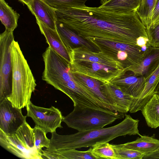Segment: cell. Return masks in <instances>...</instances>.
Returning a JSON list of instances; mask_svg holds the SVG:
<instances>
[{"mask_svg": "<svg viewBox=\"0 0 159 159\" xmlns=\"http://www.w3.org/2000/svg\"><path fill=\"white\" fill-rule=\"evenodd\" d=\"M55 11L57 20L84 39L91 37L137 45L139 38H148L146 27L136 11L114 13L86 6L55 9Z\"/></svg>", "mask_w": 159, "mask_h": 159, "instance_id": "6da1fadb", "label": "cell"}, {"mask_svg": "<svg viewBox=\"0 0 159 159\" xmlns=\"http://www.w3.org/2000/svg\"><path fill=\"white\" fill-rule=\"evenodd\" d=\"M27 117H31L35 124L46 133L56 131L58 128H61L63 116L57 108L51 106L46 108L35 106L31 101L26 107Z\"/></svg>", "mask_w": 159, "mask_h": 159, "instance_id": "52a82bcc", "label": "cell"}, {"mask_svg": "<svg viewBox=\"0 0 159 159\" xmlns=\"http://www.w3.org/2000/svg\"><path fill=\"white\" fill-rule=\"evenodd\" d=\"M0 145L9 152L23 159H42L39 153L28 148L16 133L6 134L0 129Z\"/></svg>", "mask_w": 159, "mask_h": 159, "instance_id": "7c38bea8", "label": "cell"}, {"mask_svg": "<svg viewBox=\"0 0 159 159\" xmlns=\"http://www.w3.org/2000/svg\"><path fill=\"white\" fill-rule=\"evenodd\" d=\"M148 125L152 128L159 127V95L155 93L141 110Z\"/></svg>", "mask_w": 159, "mask_h": 159, "instance_id": "ffe728a7", "label": "cell"}, {"mask_svg": "<svg viewBox=\"0 0 159 159\" xmlns=\"http://www.w3.org/2000/svg\"><path fill=\"white\" fill-rule=\"evenodd\" d=\"M133 141L120 144L125 148L137 151L145 155L150 154L159 148V140L155 138L154 134L151 136L141 135Z\"/></svg>", "mask_w": 159, "mask_h": 159, "instance_id": "d6986e66", "label": "cell"}, {"mask_svg": "<svg viewBox=\"0 0 159 159\" xmlns=\"http://www.w3.org/2000/svg\"><path fill=\"white\" fill-rule=\"evenodd\" d=\"M67 49L70 62L90 61L99 63L118 70H123L125 68L123 63L117 58L100 51L94 52L81 46Z\"/></svg>", "mask_w": 159, "mask_h": 159, "instance_id": "9c48e42d", "label": "cell"}, {"mask_svg": "<svg viewBox=\"0 0 159 159\" xmlns=\"http://www.w3.org/2000/svg\"><path fill=\"white\" fill-rule=\"evenodd\" d=\"M92 152L97 159H116L112 144L108 142L97 143L92 147Z\"/></svg>", "mask_w": 159, "mask_h": 159, "instance_id": "d4e9b609", "label": "cell"}, {"mask_svg": "<svg viewBox=\"0 0 159 159\" xmlns=\"http://www.w3.org/2000/svg\"><path fill=\"white\" fill-rule=\"evenodd\" d=\"M70 66L72 73L88 77L102 83L110 82L127 71L125 68L118 70L99 63L87 61L71 62Z\"/></svg>", "mask_w": 159, "mask_h": 159, "instance_id": "8992f818", "label": "cell"}, {"mask_svg": "<svg viewBox=\"0 0 159 159\" xmlns=\"http://www.w3.org/2000/svg\"><path fill=\"white\" fill-rule=\"evenodd\" d=\"M27 6L36 19L49 28L57 30L56 23L57 19L55 8L45 0H32Z\"/></svg>", "mask_w": 159, "mask_h": 159, "instance_id": "9a60e30c", "label": "cell"}, {"mask_svg": "<svg viewBox=\"0 0 159 159\" xmlns=\"http://www.w3.org/2000/svg\"><path fill=\"white\" fill-rule=\"evenodd\" d=\"M56 24L57 30L66 48H74V46L78 45L94 50V47L92 44L79 36L65 23L57 20Z\"/></svg>", "mask_w": 159, "mask_h": 159, "instance_id": "ac0fdd59", "label": "cell"}, {"mask_svg": "<svg viewBox=\"0 0 159 159\" xmlns=\"http://www.w3.org/2000/svg\"><path fill=\"white\" fill-rule=\"evenodd\" d=\"M159 159V148L155 151L144 155L143 159Z\"/></svg>", "mask_w": 159, "mask_h": 159, "instance_id": "d6a6232c", "label": "cell"}, {"mask_svg": "<svg viewBox=\"0 0 159 159\" xmlns=\"http://www.w3.org/2000/svg\"><path fill=\"white\" fill-rule=\"evenodd\" d=\"M16 133L28 148L42 155L38 152L35 146L33 128L26 122L20 126Z\"/></svg>", "mask_w": 159, "mask_h": 159, "instance_id": "cb8c5ba5", "label": "cell"}, {"mask_svg": "<svg viewBox=\"0 0 159 159\" xmlns=\"http://www.w3.org/2000/svg\"><path fill=\"white\" fill-rule=\"evenodd\" d=\"M157 0H141L140 6L136 11L139 19L146 27H149L152 14Z\"/></svg>", "mask_w": 159, "mask_h": 159, "instance_id": "603a6c76", "label": "cell"}, {"mask_svg": "<svg viewBox=\"0 0 159 159\" xmlns=\"http://www.w3.org/2000/svg\"><path fill=\"white\" fill-rule=\"evenodd\" d=\"M41 33L45 38L46 42L53 50L70 63L68 53L57 30H53L36 19Z\"/></svg>", "mask_w": 159, "mask_h": 159, "instance_id": "e0dca14e", "label": "cell"}, {"mask_svg": "<svg viewBox=\"0 0 159 159\" xmlns=\"http://www.w3.org/2000/svg\"><path fill=\"white\" fill-rule=\"evenodd\" d=\"M11 49L12 65V91L7 99L14 107L22 109L30 101L36 84L18 42L14 40Z\"/></svg>", "mask_w": 159, "mask_h": 159, "instance_id": "3957f363", "label": "cell"}, {"mask_svg": "<svg viewBox=\"0 0 159 159\" xmlns=\"http://www.w3.org/2000/svg\"><path fill=\"white\" fill-rule=\"evenodd\" d=\"M144 89L139 98L134 100L129 111L130 113H135L142 110L155 93L159 83V65L147 78Z\"/></svg>", "mask_w": 159, "mask_h": 159, "instance_id": "2e32d148", "label": "cell"}, {"mask_svg": "<svg viewBox=\"0 0 159 159\" xmlns=\"http://www.w3.org/2000/svg\"><path fill=\"white\" fill-rule=\"evenodd\" d=\"M124 114L75 106L70 113L63 117L62 121L68 127L81 131L103 128L116 120L123 118Z\"/></svg>", "mask_w": 159, "mask_h": 159, "instance_id": "277c9868", "label": "cell"}, {"mask_svg": "<svg viewBox=\"0 0 159 159\" xmlns=\"http://www.w3.org/2000/svg\"><path fill=\"white\" fill-rule=\"evenodd\" d=\"M92 148L86 151H82L76 149L63 150L58 152L62 159H97L92 152Z\"/></svg>", "mask_w": 159, "mask_h": 159, "instance_id": "4316f807", "label": "cell"}, {"mask_svg": "<svg viewBox=\"0 0 159 159\" xmlns=\"http://www.w3.org/2000/svg\"><path fill=\"white\" fill-rule=\"evenodd\" d=\"M85 39L95 46L100 51L117 58V54L118 51L126 52L128 55L130 66L139 61L144 54L145 50L137 45L128 44L91 37H87Z\"/></svg>", "mask_w": 159, "mask_h": 159, "instance_id": "ba28073f", "label": "cell"}, {"mask_svg": "<svg viewBox=\"0 0 159 159\" xmlns=\"http://www.w3.org/2000/svg\"><path fill=\"white\" fill-rule=\"evenodd\" d=\"M159 65V47L148 46L142 59L137 63L125 67L136 76L145 79L148 77Z\"/></svg>", "mask_w": 159, "mask_h": 159, "instance_id": "4fadbf2b", "label": "cell"}, {"mask_svg": "<svg viewBox=\"0 0 159 159\" xmlns=\"http://www.w3.org/2000/svg\"><path fill=\"white\" fill-rule=\"evenodd\" d=\"M33 130L35 146L38 152L42 155V148L43 147L48 148L50 144V139H49L47 137L46 132L38 126L35 125L33 128Z\"/></svg>", "mask_w": 159, "mask_h": 159, "instance_id": "83f0119b", "label": "cell"}, {"mask_svg": "<svg viewBox=\"0 0 159 159\" xmlns=\"http://www.w3.org/2000/svg\"><path fill=\"white\" fill-rule=\"evenodd\" d=\"M155 93L159 95V83L156 88Z\"/></svg>", "mask_w": 159, "mask_h": 159, "instance_id": "e575fe53", "label": "cell"}, {"mask_svg": "<svg viewBox=\"0 0 159 159\" xmlns=\"http://www.w3.org/2000/svg\"><path fill=\"white\" fill-rule=\"evenodd\" d=\"M51 6L56 9H61L86 6L85 3L89 0H45Z\"/></svg>", "mask_w": 159, "mask_h": 159, "instance_id": "f1b7e54d", "label": "cell"}, {"mask_svg": "<svg viewBox=\"0 0 159 159\" xmlns=\"http://www.w3.org/2000/svg\"><path fill=\"white\" fill-rule=\"evenodd\" d=\"M21 109L14 107L7 99L0 102V129L6 134L16 133L26 122Z\"/></svg>", "mask_w": 159, "mask_h": 159, "instance_id": "30bf717a", "label": "cell"}, {"mask_svg": "<svg viewBox=\"0 0 159 159\" xmlns=\"http://www.w3.org/2000/svg\"><path fill=\"white\" fill-rule=\"evenodd\" d=\"M110 0H101L100 2L101 4H103Z\"/></svg>", "mask_w": 159, "mask_h": 159, "instance_id": "d590c367", "label": "cell"}, {"mask_svg": "<svg viewBox=\"0 0 159 159\" xmlns=\"http://www.w3.org/2000/svg\"><path fill=\"white\" fill-rule=\"evenodd\" d=\"M20 16L5 0H0V20L6 29L13 31L17 26Z\"/></svg>", "mask_w": 159, "mask_h": 159, "instance_id": "7402d4cb", "label": "cell"}, {"mask_svg": "<svg viewBox=\"0 0 159 159\" xmlns=\"http://www.w3.org/2000/svg\"><path fill=\"white\" fill-rule=\"evenodd\" d=\"M125 119L119 123L107 127L85 130L73 134L61 135L52 133L49 152L60 151L81 148L93 147L97 143L109 142L114 139L126 135L141 136L138 129L139 120L125 114Z\"/></svg>", "mask_w": 159, "mask_h": 159, "instance_id": "7a4b0ae2", "label": "cell"}, {"mask_svg": "<svg viewBox=\"0 0 159 159\" xmlns=\"http://www.w3.org/2000/svg\"><path fill=\"white\" fill-rule=\"evenodd\" d=\"M116 159H143L144 155L135 150L125 148L120 144H112Z\"/></svg>", "mask_w": 159, "mask_h": 159, "instance_id": "484cf974", "label": "cell"}, {"mask_svg": "<svg viewBox=\"0 0 159 159\" xmlns=\"http://www.w3.org/2000/svg\"><path fill=\"white\" fill-rule=\"evenodd\" d=\"M150 45L159 47V23L154 27L146 29Z\"/></svg>", "mask_w": 159, "mask_h": 159, "instance_id": "f546056e", "label": "cell"}, {"mask_svg": "<svg viewBox=\"0 0 159 159\" xmlns=\"http://www.w3.org/2000/svg\"><path fill=\"white\" fill-rule=\"evenodd\" d=\"M159 23V0H157L155 7L152 14L150 24L149 27H154Z\"/></svg>", "mask_w": 159, "mask_h": 159, "instance_id": "4dcf8cb0", "label": "cell"}, {"mask_svg": "<svg viewBox=\"0 0 159 159\" xmlns=\"http://www.w3.org/2000/svg\"><path fill=\"white\" fill-rule=\"evenodd\" d=\"M13 31L5 29L0 36V102L12 91V65L11 46L14 40Z\"/></svg>", "mask_w": 159, "mask_h": 159, "instance_id": "5b68a950", "label": "cell"}, {"mask_svg": "<svg viewBox=\"0 0 159 159\" xmlns=\"http://www.w3.org/2000/svg\"><path fill=\"white\" fill-rule=\"evenodd\" d=\"M140 2L141 0H110L98 7L112 12L125 13L136 11Z\"/></svg>", "mask_w": 159, "mask_h": 159, "instance_id": "44dd1931", "label": "cell"}, {"mask_svg": "<svg viewBox=\"0 0 159 159\" xmlns=\"http://www.w3.org/2000/svg\"><path fill=\"white\" fill-rule=\"evenodd\" d=\"M100 88L102 94L117 112L125 114L129 111L134 99L132 96L110 82L101 83Z\"/></svg>", "mask_w": 159, "mask_h": 159, "instance_id": "8fae6325", "label": "cell"}, {"mask_svg": "<svg viewBox=\"0 0 159 159\" xmlns=\"http://www.w3.org/2000/svg\"><path fill=\"white\" fill-rule=\"evenodd\" d=\"M110 82L119 87L134 100L138 98L143 91L146 83L145 78L136 76L131 71H127L111 80Z\"/></svg>", "mask_w": 159, "mask_h": 159, "instance_id": "5bb4252c", "label": "cell"}, {"mask_svg": "<svg viewBox=\"0 0 159 159\" xmlns=\"http://www.w3.org/2000/svg\"><path fill=\"white\" fill-rule=\"evenodd\" d=\"M43 159H61V157L57 152L48 151L45 150H42Z\"/></svg>", "mask_w": 159, "mask_h": 159, "instance_id": "1f68e13d", "label": "cell"}, {"mask_svg": "<svg viewBox=\"0 0 159 159\" xmlns=\"http://www.w3.org/2000/svg\"><path fill=\"white\" fill-rule=\"evenodd\" d=\"M23 3L25 4L27 6L29 5L32 0H19Z\"/></svg>", "mask_w": 159, "mask_h": 159, "instance_id": "836d02e7", "label": "cell"}]
</instances>
